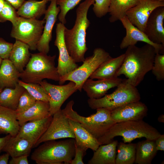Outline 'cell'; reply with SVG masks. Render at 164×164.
I'll return each instance as SVG.
<instances>
[{"instance_id":"cell-17","label":"cell","mask_w":164,"mask_h":164,"mask_svg":"<svg viewBox=\"0 0 164 164\" xmlns=\"http://www.w3.org/2000/svg\"><path fill=\"white\" fill-rule=\"evenodd\" d=\"M164 7L155 9L149 17L144 32L152 43L164 46Z\"/></svg>"},{"instance_id":"cell-27","label":"cell","mask_w":164,"mask_h":164,"mask_svg":"<svg viewBox=\"0 0 164 164\" xmlns=\"http://www.w3.org/2000/svg\"><path fill=\"white\" fill-rule=\"evenodd\" d=\"M33 145L27 139L17 135L11 136L2 152L8 154L11 157L21 155L29 156Z\"/></svg>"},{"instance_id":"cell-2","label":"cell","mask_w":164,"mask_h":164,"mask_svg":"<svg viewBox=\"0 0 164 164\" xmlns=\"http://www.w3.org/2000/svg\"><path fill=\"white\" fill-rule=\"evenodd\" d=\"M94 0H85L80 3L76 10V17L74 25L70 29L66 27L64 39L68 53L76 63L83 62L88 48L86 44V31L90 22L87 15Z\"/></svg>"},{"instance_id":"cell-42","label":"cell","mask_w":164,"mask_h":164,"mask_svg":"<svg viewBox=\"0 0 164 164\" xmlns=\"http://www.w3.org/2000/svg\"><path fill=\"white\" fill-rule=\"evenodd\" d=\"M157 150H164V135L161 134L155 140Z\"/></svg>"},{"instance_id":"cell-32","label":"cell","mask_w":164,"mask_h":164,"mask_svg":"<svg viewBox=\"0 0 164 164\" xmlns=\"http://www.w3.org/2000/svg\"><path fill=\"white\" fill-rule=\"evenodd\" d=\"M136 143L118 142L115 164H133L135 163Z\"/></svg>"},{"instance_id":"cell-48","label":"cell","mask_w":164,"mask_h":164,"mask_svg":"<svg viewBox=\"0 0 164 164\" xmlns=\"http://www.w3.org/2000/svg\"><path fill=\"white\" fill-rule=\"evenodd\" d=\"M3 59L0 56V67L2 63V61L3 60Z\"/></svg>"},{"instance_id":"cell-26","label":"cell","mask_w":164,"mask_h":164,"mask_svg":"<svg viewBox=\"0 0 164 164\" xmlns=\"http://www.w3.org/2000/svg\"><path fill=\"white\" fill-rule=\"evenodd\" d=\"M20 72L9 58L3 59L0 68V88H14L18 83Z\"/></svg>"},{"instance_id":"cell-9","label":"cell","mask_w":164,"mask_h":164,"mask_svg":"<svg viewBox=\"0 0 164 164\" xmlns=\"http://www.w3.org/2000/svg\"><path fill=\"white\" fill-rule=\"evenodd\" d=\"M45 20L28 19L19 16L12 25L11 37L23 42L35 50L43 33Z\"/></svg>"},{"instance_id":"cell-45","label":"cell","mask_w":164,"mask_h":164,"mask_svg":"<svg viewBox=\"0 0 164 164\" xmlns=\"http://www.w3.org/2000/svg\"><path fill=\"white\" fill-rule=\"evenodd\" d=\"M10 155L5 153L1 155H0V164H8Z\"/></svg>"},{"instance_id":"cell-28","label":"cell","mask_w":164,"mask_h":164,"mask_svg":"<svg viewBox=\"0 0 164 164\" xmlns=\"http://www.w3.org/2000/svg\"><path fill=\"white\" fill-rule=\"evenodd\" d=\"M50 0L25 1L17 11L18 15L24 18L37 19L44 15L46 5Z\"/></svg>"},{"instance_id":"cell-19","label":"cell","mask_w":164,"mask_h":164,"mask_svg":"<svg viewBox=\"0 0 164 164\" xmlns=\"http://www.w3.org/2000/svg\"><path fill=\"white\" fill-rule=\"evenodd\" d=\"M123 80L118 77L97 80L88 78L83 84L82 89L89 98L98 99L103 97L110 89L117 87Z\"/></svg>"},{"instance_id":"cell-41","label":"cell","mask_w":164,"mask_h":164,"mask_svg":"<svg viewBox=\"0 0 164 164\" xmlns=\"http://www.w3.org/2000/svg\"><path fill=\"white\" fill-rule=\"evenodd\" d=\"M28 156L26 155H21L15 157H11V159L9 161V164H28Z\"/></svg>"},{"instance_id":"cell-50","label":"cell","mask_w":164,"mask_h":164,"mask_svg":"<svg viewBox=\"0 0 164 164\" xmlns=\"http://www.w3.org/2000/svg\"><path fill=\"white\" fill-rule=\"evenodd\" d=\"M2 89H1V88H0V92H2Z\"/></svg>"},{"instance_id":"cell-10","label":"cell","mask_w":164,"mask_h":164,"mask_svg":"<svg viewBox=\"0 0 164 164\" xmlns=\"http://www.w3.org/2000/svg\"><path fill=\"white\" fill-rule=\"evenodd\" d=\"M39 84L47 94L50 105L49 114L51 116L60 110L65 101L78 90L75 84L72 81L64 85L52 84L45 80Z\"/></svg>"},{"instance_id":"cell-4","label":"cell","mask_w":164,"mask_h":164,"mask_svg":"<svg viewBox=\"0 0 164 164\" xmlns=\"http://www.w3.org/2000/svg\"><path fill=\"white\" fill-rule=\"evenodd\" d=\"M161 134L155 128L143 120L128 121L116 123L98 140L101 145L110 142L118 136L122 137L125 143L142 137L155 140Z\"/></svg>"},{"instance_id":"cell-34","label":"cell","mask_w":164,"mask_h":164,"mask_svg":"<svg viewBox=\"0 0 164 164\" xmlns=\"http://www.w3.org/2000/svg\"><path fill=\"white\" fill-rule=\"evenodd\" d=\"M82 0H57V4L60 9L58 17L60 22L66 23V17L68 12L73 9Z\"/></svg>"},{"instance_id":"cell-36","label":"cell","mask_w":164,"mask_h":164,"mask_svg":"<svg viewBox=\"0 0 164 164\" xmlns=\"http://www.w3.org/2000/svg\"><path fill=\"white\" fill-rule=\"evenodd\" d=\"M151 70L158 81L164 80V54L156 53Z\"/></svg>"},{"instance_id":"cell-8","label":"cell","mask_w":164,"mask_h":164,"mask_svg":"<svg viewBox=\"0 0 164 164\" xmlns=\"http://www.w3.org/2000/svg\"><path fill=\"white\" fill-rule=\"evenodd\" d=\"M111 56L104 49L100 47L95 48L92 55L85 58L81 65L60 77L59 84H63L67 81H73L75 84L78 90L81 92L85 82L101 64Z\"/></svg>"},{"instance_id":"cell-20","label":"cell","mask_w":164,"mask_h":164,"mask_svg":"<svg viewBox=\"0 0 164 164\" xmlns=\"http://www.w3.org/2000/svg\"><path fill=\"white\" fill-rule=\"evenodd\" d=\"M125 57V53L115 58L111 56L101 64L90 78L101 80L117 77V73L122 64Z\"/></svg>"},{"instance_id":"cell-11","label":"cell","mask_w":164,"mask_h":164,"mask_svg":"<svg viewBox=\"0 0 164 164\" xmlns=\"http://www.w3.org/2000/svg\"><path fill=\"white\" fill-rule=\"evenodd\" d=\"M75 138L69 118L61 109L53 115L46 131L37 141L34 148L45 142L63 138Z\"/></svg>"},{"instance_id":"cell-43","label":"cell","mask_w":164,"mask_h":164,"mask_svg":"<svg viewBox=\"0 0 164 164\" xmlns=\"http://www.w3.org/2000/svg\"><path fill=\"white\" fill-rule=\"evenodd\" d=\"M11 5L15 9H18L25 1V0H5Z\"/></svg>"},{"instance_id":"cell-14","label":"cell","mask_w":164,"mask_h":164,"mask_svg":"<svg viewBox=\"0 0 164 164\" xmlns=\"http://www.w3.org/2000/svg\"><path fill=\"white\" fill-rule=\"evenodd\" d=\"M120 21L126 30V35L120 45L121 49L127 48L129 46L135 45L138 42H142L154 47L156 53L164 54V46L162 44L152 42L145 34L132 24L126 16L121 19Z\"/></svg>"},{"instance_id":"cell-29","label":"cell","mask_w":164,"mask_h":164,"mask_svg":"<svg viewBox=\"0 0 164 164\" xmlns=\"http://www.w3.org/2000/svg\"><path fill=\"white\" fill-rule=\"evenodd\" d=\"M158 151L155 140L148 139L136 143L135 163L138 164H150Z\"/></svg>"},{"instance_id":"cell-18","label":"cell","mask_w":164,"mask_h":164,"mask_svg":"<svg viewBox=\"0 0 164 164\" xmlns=\"http://www.w3.org/2000/svg\"><path fill=\"white\" fill-rule=\"evenodd\" d=\"M53 116L28 121L20 126L16 135L24 138L33 145V148L37 141L45 133L52 121Z\"/></svg>"},{"instance_id":"cell-24","label":"cell","mask_w":164,"mask_h":164,"mask_svg":"<svg viewBox=\"0 0 164 164\" xmlns=\"http://www.w3.org/2000/svg\"><path fill=\"white\" fill-rule=\"evenodd\" d=\"M29 47L26 43L16 40L10 52L9 59L20 72L24 70L31 56Z\"/></svg>"},{"instance_id":"cell-25","label":"cell","mask_w":164,"mask_h":164,"mask_svg":"<svg viewBox=\"0 0 164 164\" xmlns=\"http://www.w3.org/2000/svg\"><path fill=\"white\" fill-rule=\"evenodd\" d=\"M49 109V102L36 101L29 109L17 114V119L20 126L28 121L41 119L50 115Z\"/></svg>"},{"instance_id":"cell-30","label":"cell","mask_w":164,"mask_h":164,"mask_svg":"<svg viewBox=\"0 0 164 164\" xmlns=\"http://www.w3.org/2000/svg\"><path fill=\"white\" fill-rule=\"evenodd\" d=\"M140 0H111L108 13L109 22H115L126 16V12L134 6Z\"/></svg>"},{"instance_id":"cell-46","label":"cell","mask_w":164,"mask_h":164,"mask_svg":"<svg viewBox=\"0 0 164 164\" xmlns=\"http://www.w3.org/2000/svg\"><path fill=\"white\" fill-rule=\"evenodd\" d=\"M158 121L159 122H164V115L163 114L160 115L158 118Z\"/></svg>"},{"instance_id":"cell-40","label":"cell","mask_w":164,"mask_h":164,"mask_svg":"<svg viewBox=\"0 0 164 164\" xmlns=\"http://www.w3.org/2000/svg\"><path fill=\"white\" fill-rule=\"evenodd\" d=\"M74 156L70 164H84L83 158L86 154L87 150L76 145L75 143Z\"/></svg>"},{"instance_id":"cell-35","label":"cell","mask_w":164,"mask_h":164,"mask_svg":"<svg viewBox=\"0 0 164 164\" xmlns=\"http://www.w3.org/2000/svg\"><path fill=\"white\" fill-rule=\"evenodd\" d=\"M15 10L9 3L5 1L4 7L0 13V22L9 21L12 25L14 24L19 16Z\"/></svg>"},{"instance_id":"cell-44","label":"cell","mask_w":164,"mask_h":164,"mask_svg":"<svg viewBox=\"0 0 164 164\" xmlns=\"http://www.w3.org/2000/svg\"><path fill=\"white\" fill-rule=\"evenodd\" d=\"M11 136L9 134L4 137L0 138V153L2 152L3 148Z\"/></svg>"},{"instance_id":"cell-38","label":"cell","mask_w":164,"mask_h":164,"mask_svg":"<svg viewBox=\"0 0 164 164\" xmlns=\"http://www.w3.org/2000/svg\"><path fill=\"white\" fill-rule=\"evenodd\" d=\"M111 0H94L93 11L96 16L101 18L108 13Z\"/></svg>"},{"instance_id":"cell-39","label":"cell","mask_w":164,"mask_h":164,"mask_svg":"<svg viewBox=\"0 0 164 164\" xmlns=\"http://www.w3.org/2000/svg\"><path fill=\"white\" fill-rule=\"evenodd\" d=\"M13 45L0 38V56L3 59L9 58Z\"/></svg>"},{"instance_id":"cell-15","label":"cell","mask_w":164,"mask_h":164,"mask_svg":"<svg viewBox=\"0 0 164 164\" xmlns=\"http://www.w3.org/2000/svg\"><path fill=\"white\" fill-rule=\"evenodd\" d=\"M50 3L44 14V26L42 34L37 46L39 52L48 54L50 51L49 44L52 38V30L60 12L57 0H50Z\"/></svg>"},{"instance_id":"cell-31","label":"cell","mask_w":164,"mask_h":164,"mask_svg":"<svg viewBox=\"0 0 164 164\" xmlns=\"http://www.w3.org/2000/svg\"><path fill=\"white\" fill-rule=\"evenodd\" d=\"M25 88L18 83L14 88L5 87L0 92V105L15 111Z\"/></svg>"},{"instance_id":"cell-3","label":"cell","mask_w":164,"mask_h":164,"mask_svg":"<svg viewBox=\"0 0 164 164\" xmlns=\"http://www.w3.org/2000/svg\"><path fill=\"white\" fill-rule=\"evenodd\" d=\"M43 143L32 154V160L37 164H70L75 155L74 138Z\"/></svg>"},{"instance_id":"cell-13","label":"cell","mask_w":164,"mask_h":164,"mask_svg":"<svg viewBox=\"0 0 164 164\" xmlns=\"http://www.w3.org/2000/svg\"><path fill=\"white\" fill-rule=\"evenodd\" d=\"M164 6V2L140 0L138 3L129 9L126 16L130 22L144 32L148 19L156 8Z\"/></svg>"},{"instance_id":"cell-23","label":"cell","mask_w":164,"mask_h":164,"mask_svg":"<svg viewBox=\"0 0 164 164\" xmlns=\"http://www.w3.org/2000/svg\"><path fill=\"white\" fill-rule=\"evenodd\" d=\"M117 140H113L106 144L100 145L94 152L88 164H115Z\"/></svg>"},{"instance_id":"cell-7","label":"cell","mask_w":164,"mask_h":164,"mask_svg":"<svg viewBox=\"0 0 164 164\" xmlns=\"http://www.w3.org/2000/svg\"><path fill=\"white\" fill-rule=\"evenodd\" d=\"M140 93L136 87L126 82L125 79L112 93L98 99L89 98L87 102L91 109L103 108L111 111L128 103L139 101Z\"/></svg>"},{"instance_id":"cell-6","label":"cell","mask_w":164,"mask_h":164,"mask_svg":"<svg viewBox=\"0 0 164 164\" xmlns=\"http://www.w3.org/2000/svg\"><path fill=\"white\" fill-rule=\"evenodd\" d=\"M74 104L71 100L62 111L69 119L79 122L97 139L105 135L116 122L111 116V111L101 108L96 109L95 113L88 117L80 115L73 109Z\"/></svg>"},{"instance_id":"cell-12","label":"cell","mask_w":164,"mask_h":164,"mask_svg":"<svg viewBox=\"0 0 164 164\" xmlns=\"http://www.w3.org/2000/svg\"><path fill=\"white\" fill-rule=\"evenodd\" d=\"M66 27L64 24L60 22L56 25V38L54 45L57 47L59 51L58 65L56 68L60 77L74 70L79 67L70 56L67 49L64 36Z\"/></svg>"},{"instance_id":"cell-47","label":"cell","mask_w":164,"mask_h":164,"mask_svg":"<svg viewBox=\"0 0 164 164\" xmlns=\"http://www.w3.org/2000/svg\"><path fill=\"white\" fill-rule=\"evenodd\" d=\"M5 2V0H0V13L4 7Z\"/></svg>"},{"instance_id":"cell-21","label":"cell","mask_w":164,"mask_h":164,"mask_svg":"<svg viewBox=\"0 0 164 164\" xmlns=\"http://www.w3.org/2000/svg\"><path fill=\"white\" fill-rule=\"evenodd\" d=\"M69 120L75 135V143L87 150L90 149L95 151L101 145L97 139L79 122L69 119Z\"/></svg>"},{"instance_id":"cell-49","label":"cell","mask_w":164,"mask_h":164,"mask_svg":"<svg viewBox=\"0 0 164 164\" xmlns=\"http://www.w3.org/2000/svg\"><path fill=\"white\" fill-rule=\"evenodd\" d=\"M149 0L152 1L164 2V0Z\"/></svg>"},{"instance_id":"cell-5","label":"cell","mask_w":164,"mask_h":164,"mask_svg":"<svg viewBox=\"0 0 164 164\" xmlns=\"http://www.w3.org/2000/svg\"><path fill=\"white\" fill-rule=\"evenodd\" d=\"M56 55L39 52L31 54L25 69L20 74L22 81L39 84L45 79L59 81L60 76L55 65Z\"/></svg>"},{"instance_id":"cell-33","label":"cell","mask_w":164,"mask_h":164,"mask_svg":"<svg viewBox=\"0 0 164 164\" xmlns=\"http://www.w3.org/2000/svg\"><path fill=\"white\" fill-rule=\"evenodd\" d=\"M18 83L36 101L48 102L45 90L39 84L26 83L21 80H19Z\"/></svg>"},{"instance_id":"cell-22","label":"cell","mask_w":164,"mask_h":164,"mask_svg":"<svg viewBox=\"0 0 164 164\" xmlns=\"http://www.w3.org/2000/svg\"><path fill=\"white\" fill-rule=\"evenodd\" d=\"M20 127L15 111L0 105V134L15 136Z\"/></svg>"},{"instance_id":"cell-16","label":"cell","mask_w":164,"mask_h":164,"mask_svg":"<svg viewBox=\"0 0 164 164\" xmlns=\"http://www.w3.org/2000/svg\"><path fill=\"white\" fill-rule=\"evenodd\" d=\"M148 108L139 101L129 103L111 111V116L116 123L143 120L147 115Z\"/></svg>"},{"instance_id":"cell-1","label":"cell","mask_w":164,"mask_h":164,"mask_svg":"<svg viewBox=\"0 0 164 164\" xmlns=\"http://www.w3.org/2000/svg\"><path fill=\"white\" fill-rule=\"evenodd\" d=\"M116 76L124 75L125 81L136 87L143 80L145 75L151 70L156 53L152 46L146 43L141 47L135 45L128 46Z\"/></svg>"},{"instance_id":"cell-37","label":"cell","mask_w":164,"mask_h":164,"mask_svg":"<svg viewBox=\"0 0 164 164\" xmlns=\"http://www.w3.org/2000/svg\"><path fill=\"white\" fill-rule=\"evenodd\" d=\"M36 101V100L25 90L20 97L15 111L17 114L23 112L32 106Z\"/></svg>"}]
</instances>
